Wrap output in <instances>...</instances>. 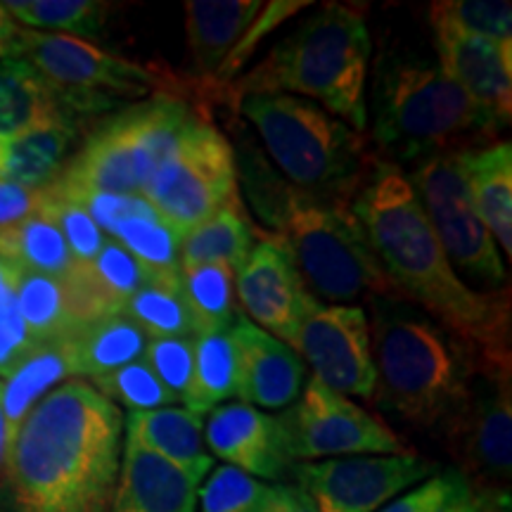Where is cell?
<instances>
[{"label":"cell","instance_id":"cell-10","mask_svg":"<svg viewBox=\"0 0 512 512\" xmlns=\"http://www.w3.org/2000/svg\"><path fill=\"white\" fill-rule=\"evenodd\" d=\"M238 159L230 140L192 114L176 145L147 181L143 197L178 238L240 197Z\"/></svg>","mask_w":512,"mask_h":512},{"label":"cell","instance_id":"cell-51","mask_svg":"<svg viewBox=\"0 0 512 512\" xmlns=\"http://www.w3.org/2000/svg\"><path fill=\"white\" fill-rule=\"evenodd\" d=\"M12 38L15 36H0V60L12 55Z\"/></svg>","mask_w":512,"mask_h":512},{"label":"cell","instance_id":"cell-32","mask_svg":"<svg viewBox=\"0 0 512 512\" xmlns=\"http://www.w3.org/2000/svg\"><path fill=\"white\" fill-rule=\"evenodd\" d=\"M121 313L150 339L195 337V323L178 287V275H155L128 297Z\"/></svg>","mask_w":512,"mask_h":512},{"label":"cell","instance_id":"cell-25","mask_svg":"<svg viewBox=\"0 0 512 512\" xmlns=\"http://www.w3.org/2000/svg\"><path fill=\"white\" fill-rule=\"evenodd\" d=\"M83 126L57 124L19 136H0V183L41 190L60 176L83 138Z\"/></svg>","mask_w":512,"mask_h":512},{"label":"cell","instance_id":"cell-5","mask_svg":"<svg viewBox=\"0 0 512 512\" xmlns=\"http://www.w3.org/2000/svg\"><path fill=\"white\" fill-rule=\"evenodd\" d=\"M370 55L366 15L349 5L325 3L302 27L275 43L252 72L223 88L219 98L238 107L247 95H297L366 133Z\"/></svg>","mask_w":512,"mask_h":512},{"label":"cell","instance_id":"cell-36","mask_svg":"<svg viewBox=\"0 0 512 512\" xmlns=\"http://www.w3.org/2000/svg\"><path fill=\"white\" fill-rule=\"evenodd\" d=\"M112 240L128 249L140 264L157 275L181 273V238L155 214L131 216L110 230Z\"/></svg>","mask_w":512,"mask_h":512},{"label":"cell","instance_id":"cell-9","mask_svg":"<svg viewBox=\"0 0 512 512\" xmlns=\"http://www.w3.org/2000/svg\"><path fill=\"white\" fill-rule=\"evenodd\" d=\"M10 57L31 64L43 79L53 83L86 124L159 93L185 102H190L192 95L200 100L190 76L128 60L74 36L19 29L12 38Z\"/></svg>","mask_w":512,"mask_h":512},{"label":"cell","instance_id":"cell-18","mask_svg":"<svg viewBox=\"0 0 512 512\" xmlns=\"http://www.w3.org/2000/svg\"><path fill=\"white\" fill-rule=\"evenodd\" d=\"M238 356L235 399L266 411H285L299 399L306 366L290 344L280 342L238 313L228 328Z\"/></svg>","mask_w":512,"mask_h":512},{"label":"cell","instance_id":"cell-31","mask_svg":"<svg viewBox=\"0 0 512 512\" xmlns=\"http://www.w3.org/2000/svg\"><path fill=\"white\" fill-rule=\"evenodd\" d=\"M178 287L195 323V337L204 332L228 330L240 313L235 271L226 264L181 268Z\"/></svg>","mask_w":512,"mask_h":512},{"label":"cell","instance_id":"cell-12","mask_svg":"<svg viewBox=\"0 0 512 512\" xmlns=\"http://www.w3.org/2000/svg\"><path fill=\"white\" fill-rule=\"evenodd\" d=\"M406 176L456 273L470 275L486 292L508 287L501 249L472 204L458 152L418 162Z\"/></svg>","mask_w":512,"mask_h":512},{"label":"cell","instance_id":"cell-34","mask_svg":"<svg viewBox=\"0 0 512 512\" xmlns=\"http://www.w3.org/2000/svg\"><path fill=\"white\" fill-rule=\"evenodd\" d=\"M17 311L27 325L29 337L34 344L62 339L69 335L67 306L60 278L43 273L19 271L15 287Z\"/></svg>","mask_w":512,"mask_h":512},{"label":"cell","instance_id":"cell-3","mask_svg":"<svg viewBox=\"0 0 512 512\" xmlns=\"http://www.w3.org/2000/svg\"><path fill=\"white\" fill-rule=\"evenodd\" d=\"M238 178L256 219L266 226L259 230L292 256L318 302L351 306L361 299H403L347 200L294 188L259 155L242 159Z\"/></svg>","mask_w":512,"mask_h":512},{"label":"cell","instance_id":"cell-42","mask_svg":"<svg viewBox=\"0 0 512 512\" xmlns=\"http://www.w3.org/2000/svg\"><path fill=\"white\" fill-rule=\"evenodd\" d=\"M143 361L159 377V382L176 396V401L183 403L190 392L192 370H195V337L147 339Z\"/></svg>","mask_w":512,"mask_h":512},{"label":"cell","instance_id":"cell-14","mask_svg":"<svg viewBox=\"0 0 512 512\" xmlns=\"http://www.w3.org/2000/svg\"><path fill=\"white\" fill-rule=\"evenodd\" d=\"M439 472L434 460L408 451L399 456H347L294 463L297 484L318 512H377L403 491Z\"/></svg>","mask_w":512,"mask_h":512},{"label":"cell","instance_id":"cell-30","mask_svg":"<svg viewBox=\"0 0 512 512\" xmlns=\"http://www.w3.org/2000/svg\"><path fill=\"white\" fill-rule=\"evenodd\" d=\"M0 256L19 271L53 278H62L74 266V256L62 233L41 214L0 228Z\"/></svg>","mask_w":512,"mask_h":512},{"label":"cell","instance_id":"cell-28","mask_svg":"<svg viewBox=\"0 0 512 512\" xmlns=\"http://www.w3.org/2000/svg\"><path fill=\"white\" fill-rule=\"evenodd\" d=\"M254 247V228L238 197L181 238V268L226 264L238 271Z\"/></svg>","mask_w":512,"mask_h":512},{"label":"cell","instance_id":"cell-29","mask_svg":"<svg viewBox=\"0 0 512 512\" xmlns=\"http://www.w3.org/2000/svg\"><path fill=\"white\" fill-rule=\"evenodd\" d=\"M238 392V356L228 330L195 337V370L183 408L204 415Z\"/></svg>","mask_w":512,"mask_h":512},{"label":"cell","instance_id":"cell-21","mask_svg":"<svg viewBox=\"0 0 512 512\" xmlns=\"http://www.w3.org/2000/svg\"><path fill=\"white\" fill-rule=\"evenodd\" d=\"M124 439L155 453L200 486L214 470V458L204 444L202 415L183 406L124 415Z\"/></svg>","mask_w":512,"mask_h":512},{"label":"cell","instance_id":"cell-33","mask_svg":"<svg viewBox=\"0 0 512 512\" xmlns=\"http://www.w3.org/2000/svg\"><path fill=\"white\" fill-rule=\"evenodd\" d=\"M3 8L29 31L74 36L81 41L100 36L110 5L95 0H5Z\"/></svg>","mask_w":512,"mask_h":512},{"label":"cell","instance_id":"cell-20","mask_svg":"<svg viewBox=\"0 0 512 512\" xmlns=\"http://www.w3.org/2000/svg\"><path fill=\"white\" fill-rule=\"evenodd\" d=\"M259 0H188L185 38L192 60L190 79L204 102L216 100V81L223 64L259 17Z\"/></svg>","mask_w":512,"mask_h":512},{"label":"cell","instance_id":"cell-27","mask_svg":"<svg viewBox=\"0 0 512 512\" xmlns=\"http://www.w3.org/2000/svg\"><path fill=\"white\" fill-rule=\"evenodd\" d=\"M67 380H72V370H69L64 337L36 344L24 356L15 373L3 382V394H0L10 439H15L19 425L27 418L31 408Z\"/></svg>","mask_w":512,"mask_h":512},{"label":"cell","instance_id":"cell-50","mask_svg":"<svg viewBox=\"0 0 512 512\" xmlns=\"http://www.w3.org/2000/svg\"><path fill=\"white\" fill-rule=\"evenodd\" d=\"M19 29L22 27H19L15 19L8 15V10L3 8V3H0V36H15Z\"/></svg>","mask_w":512,"mask_h":512},{"label":"cell","instance_id":"cell-15","mask_svg":"<svg viewBox=\"0 0 512 512\" xmlns=\"http://www.w3.org/2000/svg\"><path fill=\"white\" fill-rule=\"evenodd\" d=\"M290 347L313 377L332 392L373 401L377 370L370 347L368 313L361 304L337 306L316 302L306 313Z\"/></svg>","mask_w":512,"mask_h":512},{"label":"cell","instance_id":"cell-17","mask_svg":"<svg viewBox=\"0 0 512 512\" xmlns=\"http://www.w3.org/2000/svg\"><path fill=\"white\" fill-rule=\"evenodd\" d=\"M204 444L211 458L216 456L266 484L285 482L294 465L278 415L240 401L221 403L209 413Z\"/></svg>","mask_w":512,"mask_h":512},{"label":"cell","instance_id":"cell-4","mask_svg":"<svg viewBox=\"0 0 512 512\" xmlns=\"http://www.w3.org/2000/svg\"><path fill=\"white\" fill-rule=\"evenodd\" d=\"M368 124L375 157L399 169L437 155L482 150L498 143L503 131L437 62L415 55L380 57Z\"/></svg>","mask_w":512,"mask_h":512},{"label":"cell","instance_id":"cell-49","mask_svg":"<svg viewBox=\"0 0 512 512\" xmlns=\"http://www.w3.org/2000/svg\"><path fill=\"white\" fill-rule=\"evenodd\" d=\"M0 394H3V380H0ZM10 444H12V439H10L8 425H5V415H3V403H0V472H3L5 458H8Z\"/></svg>","mask_w":512,"mask_h":512},{"label":"cell","instance_id":"cell-13","mask_svg":"<svg viewBox=\"0 0 512 512\" xmlns=\"http://www.w3.org/2000/svg\"><path fill=\"white\" fill-rule=\"evenodd\" d=\"M278 418L292 463L408 453L387 422L349 396L332 392L316 377L304 384L299 399L280 411Z\"/></svg>","mask_w":512,"mask_h":512},{"label":"cell","instance_id":"cell-8","mask_svg":"<svg viewBox=\"0 0 512 512\" xmlns=\"http://www.w3.org/2000/svg\"><path fill=\"white\" fill-rule=\"evenodd\" d=\"M192 114L190 102L159 93L93 121L50 188L143 195Z\"/></svg>","mask_w":512,"mask_h":512},{"label":"cell","instance_id":"cell-44","mask_svg":"<svg viewBox=\"0 0 512 512\" xmlns=\"http://www.w3.org/2000/svg\"><path fill=\"white\" fill-rule=\"evenodd\" d=\"M38 207V190L0 183V228L22 221Z\"/></svg>","mask_w":512,"mask_h":512},{"label":"cell","instance_id":"cell-40","mask_svg":"<svg viewBox=\"0 0 512 512\" xmlns=\"http://www.w3.org/2000/svg\"><path fill=\"white\" fill-rule=\"evenodd\" d=\"M91 271L119 311L124 309L131 294H136L157 275L112 238L105 240L98 256L91 261Z\"/></svg>","mask_w":512,"mask_h":512},{"label":"cell","instance_id":"cell-43","mask_svg":"<svg viewBox=\"0 0 512 512\" xmlns=\"http://www.w3.org/2000/svg\"><path fill=\"white\" fill-rule=\"evenodd\" d=\"M309 5L311 3H264V8H261L259 17L254 19L252 27L247 29L245 36H242V41L238 43V48L233 50V55L228 57V62L223 64L219 81H216V88H219V91H216V100H219L223 88L230 86V83L235 81V76H238L242 64H245L249 57H252L256 46L264 41V36L271 34L275 27H280V24H283L287 17H292L294 12L302 10V8H309Z\"/></svg>","mask_w":512,"mask_h":512},{"label":"cell","instance_id":"cell-11","mask_svg":"<svg viewBox=\"0 0 512 512\" xmlns=\"http://www.w3.org/2000/svg\"><path fill=\"white\" fill-rule=\"evenodd\" d=\"M512 373L472 366L463 399L441 422L456 470L479 494H508L512 477Z\"/></svg>","mask_w":512,"mask_h":512},{"label":"cell","instance_id":"cell-24","mask_svg":"<svg viewBox=\"0 0 512 512\" xmlns=\"http://www.w3.org/2000/svg\"><path fill=\"white\" fill-rule=\"evenodd\" d=\"M472 204L505 256L512 254V145L498 140L482 150L458 152ZM501 254V256H503Z\"/></svg>","mask_w":512,"mask_h":512},{"label":"cell","instance_id":"cell-23","mask_svg":"<svg viewBox=\"0 0 512 512\" xmlns=\"http://www.w3.org/2000/svg\"><path fill=\"white\" fill-rule=\"evenodd\" d=\"M83 121L67 98L19 57L0 60V136Z\"/></svg>","mask_w":512,"mask_h":512},{"label":"cell","instance_id":"cell-6","mask_svg":"<svg viewBox=\"0 0 512 512\" xmlns=\"http://www.w3.org/2000/svg\"><path fill=\"white\" fill-rule=\"evenodd\" d=\"M370 347L375 403L420 430H439L463 399L472 361L456 339L406 299H373Z\"/></svg>","mask_w":512,"mask_h":512},{"label":"cell","instance_id":"cell-16","mask_svg":"<svg viewBox=\"0 0 512 512\" xmlns=\"http://www.w3.org/2000/svg\"><path fill=\"white\" fill-rule=\"evenodd\" d=\"M254 230L264 235L259 228ZM235 285V294L245 311L242 316L285 344L292 342L299 323L318 302L294 266L292 256L271 238L254 242L252 252L235 271Z\"/></svg>","mask_w":512,"mask_h":512},{"label":"cell","instance_id":"cell-35","mask_svg":"<svg viewBox=\"0 0 512 512\" xmlns=\"http://www.w3.org/2000/svg\"><path fill=\"white\" fill-rule=\"evenodd\" d=\"M432 29L512 43V5L508 0H437L427 10Z\"/></svg>","mask_w":512,"mask_h":512},{"label":"cell","instance_id":"cell-7","mask_svg":"<svg viewBox=\"0 0 512 512\" xmlns=\"http://www.w3.org/2000/svg\"><path fill=\"white\" fill-rule=\"evenodd\" d=\"M256 128L271 164L294 188L347 200L366 181L375 152L366 133L297 95H247L238 102Z\"/></svg>","mask_w":512,"mask_h":512},{"label":"cell","instance_id":"cell-2","mask_svg":"<svg viewBox=\"0 0 512 512\" xmlns=\"http://www.w3.org/2000/svg\"><path fill=\"white\" fill-rule=\"evenodd\" d=\"M124 413L86 380L31 408L0 472V512H112Z\"/></svg>","mask_w":512,"mask_h":512},{"label":"cell","instance_id":"cell-22","mask_svg":"<svg viewBox=\"0 0 512 512\" xmlns=\"http://www.w3.org/2000/svg\"><path fill=\"white\" fill-rule=\"evenodd\" d=\"M197 489L174 465L124 439L112 512H195Z\"/></svg>","mask_w":512,"mask_h":512},{"label":"cell","instance_id":"cell-38","mask_svg":"<svg viewBox=\"0 0 512 512\" xmlns=\"http://www.w3.org/2000/svg\"><path fill=\"white\" fill-rule=\"evenodd\" d=\"M34 214L46 216L60 230L74 261H79V264H91L107 240L86 209L67 200V197L57 195L48 185L38 190V207Z\"/></svg>","mask_w":512,"mask_h":512},{"label":"cell","instance_id":"cell-46","mask_svg":"<svg viewBox=\"0 0 512 512\" xmlns=\"http://www.w3.org/2000/svg\"><path fill=\"white\" fill-rule=\"evenodd\" d=\"M29 347L19 344L15 337H10L8 332L0 328V377L8 380V377L15 373L19 363L24 361V356L29 354Z\"/></svg>","mask_w":512,"mask_h":512},{"label":"cell","instance_id":"cell-48","mask_svg":"<svg viewBox=\"0 0 512 512\" xmlns=\"http://www.w3.org/2000/svg\"><path fill=\"white\" fill-rule=\"evenodd\" d=\"M17 278H19V268H15L10 261H5L3 256H0V299L15 294Z\"/></svg>","mask_w":512,"mask_h":512},{"label":"cell","instance_id":"cell-37","mask_svg":"<svg viewBox=\"0 0 512 512\" xmlns=\"http://www.w3.org/2000/svg\"><path fill=\"white\" fill-rule=\"evenodd\" d=\"M93 389L112 401L117 408H128V413L155 411V408L174 406L176 396L159 382V377L147 368L145 361L128 363L112 373L93 377Z\"/></svg>","mask_w":512,"mask_h":512},{"label":"cell","instance_id":"cell-39","mask_svg":"<svg viewBox=\"0 0 512 512\" xmlns=\"http://www.w3.org/2000/svg\"><path fill=\"white\" fill-rule=\"evenodd\" d=\"M268 486L238 467L219 465L197 489V505L200 512H259Z\"/></svg>","mask_w":512,"mask_h":512},{"label":"cell","instance_id":"cell-45","mask_svg":"<svg viewBox=\"0 0 512 512\" xmlns=\"http://www.w3.org/2000/svg\"><path fill=\"white\" fill-rule=\"evenodd\" d=\"M259 512H318L311 498L292 482L271 484Z\"/></svg>","mask_w":512,"mask_h":512},{"label":"cell","instance_id":"cell-41","mask_svg":"<svg viewBox=\"0 0 512 512\" xmlns=\"http://www.w3.org/2000/svg\"><path fill=\"white\" fill-rule=\"evenodd\" d=\"M475 489L460 475L456 467L434 472L430 479L420 482L413 489L403 491L394 501H389L377 512H446L453 505L467 501Z\"/></svg>","mask_w":512,"mask_h":512},{"label":"cell","instance_id":"cell-19","mask_svg":"<svg viewBox=\"0 0 512 512\" xmlns=\"http://www.w3.org/2000/svg\"><path fill=\"white\" fill-rule=\"evenodd\" d=\"M439 67L486 117L505 128L512 117V43L432 29Z\"/></svg>","mask_w":512,"mask_h":512},{"label":"cell","instance_id":"cell-26","mask_svg":"<svg viewBox=\"0 0 512 512\" xmlns=\"http://www.w3.org/2000/svg\"><path fill=\"white\" fill-rule=\"evenodd\" d=\"M147 337L124 313H114L64 337L72 380H93L128 363L143 361Z\"/></svg>","mask_w":512,"mask_h":512},{"label":"cell","instance_id":"cell-47","mask_svg":"<svg viewBox=\"0 0 512 512\" xmlns=\"http://www.w3.org/2000/svg\"><path fill=\"white\" fill-rule=\"evenodd\" d=\"M510 510V496L508 494H479L475 491L467 501L460 505H453L446 512H508Z\"/></svg>","mask_w":512,"mask_h":512},{"label":"cell","instance_id":"cell-1","mask_svg":"<svg viewBox=\"0 0 512 512\" xmlns=\"http://www.w3.org/2000/svg\"><path fill=\"white\" fill-rule=\"evenodd\" d=\"M349 204L401 297L437 320L477 366L512 373L510 287L482 292L460 280L406 171L375 157Z\"/></svg>","mask_w":512,"mask_h":512}]
</instances>
